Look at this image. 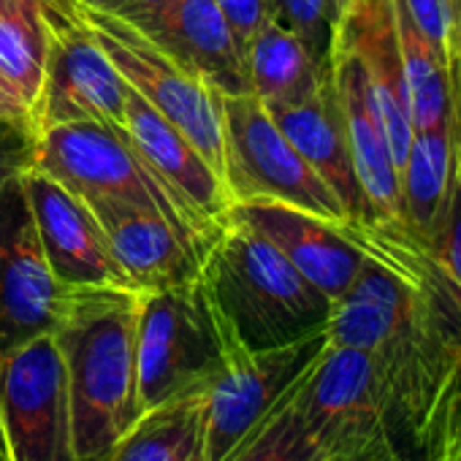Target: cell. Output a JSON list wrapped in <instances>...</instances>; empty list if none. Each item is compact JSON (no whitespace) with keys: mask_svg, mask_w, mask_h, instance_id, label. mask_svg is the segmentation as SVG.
Listing matches in <instances>:
<instances>
[{"mask_svg":"<svg viewBox=\"0 0 461 461\" xmlns=\"http://www.w3.org/2000/svg\"><path fill=\"white\" fill-rule=\"evenodd\" d=\"M141 291L77 285L60 291L58 342L79 461H109L139 418L136 323Z\"/></svg>","mask_w":461,"mask_h":461,"instance_id":"cell-1","label":"cell"},{"mask_svg":"<svg viewBox=\"0 0 461 461\" xmlns=\"http://www.w3.org/2000/svg\"><path fill=\"white\" fill-rule=\"evenodd\" d=\"M201 280L242 348L264 350L326 329L331 299L272 242L225 217L201 261Z\"/></svg>","mask_w":461,"mask_h":461,"instance_id":"cell-2","label":"cell"},{"mask_svg":"<svg viewBox=\"0 0 461 461\" xmlns=\"http://www.w3.org/2000/svg\"><path fill=\"white\" fill-rule=\"evenodd\" d=\"M237 345L201 272L160 291H141L136 323L139 415L206 388Z\"/></svg>","mask_w":461,"mask_h":461,"instance_id":"cell-3","label":"cell"},{"mask_svg":"<svg viewBox=\"0 0 461 461\" xmlns=\"http://www.w3.org/2000/svg\"><path fill=\"white\" fill-rule=\"evenodd\" d=\"M296 402L310 434L331 458L404 461V431L369 353L326 342L302 375Z\"/></svg>","mask_w":461,"mask_h":461,"instance_id":"cell-4","label":"cell"},{"mask_svg":"<svg viewBox=\"0 0 461 461\" xmlns=\"http://www.w3.org/2000/svg\"><path fill=\"white\" fill-rule=\"evenodd\" d=\"M33 168L63 182L82 198H125L160 212L187 248L203 261L217 240L198 214L133 152L125 131L98 122H63L44 128Z\"/></svg>","mask_w":461,"mask_h":461,"instance_id":"cell-5","label":"cell"},{"mask_svg":"<svg viewBox=\"0 0 461 461\" xmlns=\"http://www.w3.org/2000/svg\"><path fill=\"white\" fill-rule=\"evenodd\" d=\"M225 185L237 201H283L312 212L348 234V217L329 185L288 141L253 93L222 95Z\"/></svg>","mask_w":461,"mask_h":461,"instance_id":"cell-6","label":"cell"},{"mask_svg":"<svg viewBox=\"0 0 461 461\" xmlns=\"http://www.w3.org/2000/svg\"><path fill=\"white\" fill-rule=\"evenodd\" d=\"M79 17L93 31L120 77L225 179L222 95L206 79L171 60L131 23L93 9H79Z\"/></svg>","mask_w":461,"mask_h":461,"instance_id":"cell-7","label":"cell"},{"mask_svg":"<svg viewBox=\"0 0 461 461\" xmlns=\"http://www.w3.org/2000/svg\"><path fill=\"white\" fill-rule=\"evenodd\" d=\"M326 345V329L304 339L250 350L237 345L203 388L201 461H222L299 383Z\"/></svg>","mask_w":461,"mask_h":461,"instance_id":"cell-8","label":"cell"},{"mask_svg":"<svg viewBox=\"0 0 461 461\" xmlns=\"http://www.w3.org/2000/svg\"><path fill=\"white\" fill-rule=\"evenodd\" d=\"M0 412L12 461H79L52 331L0 358Z\"/></svg>","mask_w":461,"mask_h":461,"instance_id":"cell-9","label":"cell"},{"mask_svg":"<svg viewBox=\"0 0 461 461\" xmlns=\"http://www.w3.org/2000/svg\"><path fill=\"white\" fill-rule=\"evenodd\" d=\"M50 52L36 109L39 133L63 122H98L125 131V90L120 77L85 20L50 14Z\"/></svg>","mask_w":461,"mask_h":461,"instance_id":"cell-10","label":"cell"},{"mask_svg":"<svg viewBox=\"0 0 461 461\" xmlns=\"http://www.w3.org/2000/svg\"><path fill=\"white\" fill-rule=\"evenodd\" d=\"M60 291L17 176L0 187V358L55 329Z\"/></svg>","mask_w":461,"mask_h":461,"instance_id":"cell-11","label":"cell"},{"mask_svg":"<svg viewBox=\"0 0 461 461\" xmlns=\"http://www.w3.org/2000/svg\"><path fill=\"white\" fill-rule=\"evenodd\" d=\"M288 141L312 166V171L329 185L348 217V237L372 258H380V245L375 237V220L369 203L356 179V168L348 149V136L334 93L331 60L318 82V87L288 104H264Z\"/></svg>","mask_w":461,"mask_h":461,"instance_id":"cell-12","label":"cell"},{"mask_svg":"<svg viewBox=\"0 0 461 461\" xmlns=\"http://www.w3.org/2000/svg\"><path fill=\"white\" fill-rule=\"evenodd\" d=\"M23 185L33 209L47 267L60 288L131 285L109 248L101 222L82 195L39 168L25 171Z\"/></svg>","mask_w":461,"mask_h":461,"instance_id":"cell-13","label":"cell"},{"mask_svg":"<svg viewBox=\"0 0 461 461\" xmlns=\"http://www.w3.org/2000/svg\"><path fill=\"white\" fill-rule=\"evenodd\" d=\"M225 217L272 242L331 302L348 291L366 261V253L342 228L283 201H237Z\"/></svg>","mask_w":461,"mask_h":461,"instance_id":"cell-14","label":"cell"},{"mask_svg":"<svg viewBox=\"0 0 461 461\" xmlns=\"http://www.w3.org/2000/svg\"><path fill=\"white\" fill-rule=\"evenodd\" d=\"M334 41L356 55L372 109L383 125L393 163L402 171L415 128L391 0H348L334 28Z\"/></svg>","mask_w":461,"mask_h":461,"instance_id":"cell-15","label":"cell"},{"mask_svg":"<svg viewBox=\"0 0 461 461\" xmlns=\"http://www.w3.org/2000/svg\"><path fill=\"white\" fill-rule=\"evenodd\" d=\"M131 25L182 68L206 79L220 95L253 93L248 55L214 0H160Z\"/></svg>","mask_w":461,"mask_h":461,"instance_id":"cell-16","label":"cell"},{"mask_svg":"<svg viewBox=\"0 0 461 461\" xmlns=\"http://www.w3.org/2000/svg\"><path fill=\"white\" fill-rule=\"evenodd\" d=\"M125 139L133 152L198 214V220L220 234L225 214L234 203L225 179L131 85L125 90Z\"/></svg>","mask_w":461,"mask_h":461,"instance_id":"cell-17","label":"cell"},{"mask_svg":"<svg viewBox=\"0 0 461 461\" xmlns=\"http://www.w3.org/2000/svg\"><path fill=\"white\" fill-rule=\"evenodd\" d=\"M136 291H160L201 272L198 256L155 209L125 198H85Z\"/></svg>","mask_w":461,"mask_h":461,"instance_id":"cell-18","label":"cell"},{"mask_svg":"<svg viewBox=\"0 0 461 461\" xmlns=\"http://www.w3.org/2000/svg\"><path fill=\"white\" fill-rule=\"evenodd\" d=\"M458 158L461 141L456 139L447 117L431 128H420L412 133L407 158L399 171L404 222L410 237L426 256L445 217Z\"/></svg>","mask_w":461,"mask_h":461,"instance_id":"cell-19","label":"cell"},{"mask_svg":"<svg viewBox=\"0 0 461 461\" xmlns=\"http://www.w3.org/2000/svg\"><path fill=\"white\" fill-rule=\"evenodd\" d=\"M245 55L250 90L264 104H288L310 95L329 68V60H315L312 52L275 20L250 39Z\"/></svg>","mask_w":461,"mask_h":461,"instance_id":"cell-20","label":"cell"},{"mask_svg":"<svg viewBox=\"0 0 461 461\" xmlns=\"http://www.w3.org/2000/svg\"><path fill=\"white\" fill-rule=\"evenodd\" d=\"M203 388L136 418L109 461H201Z\"/></svg>","mask_w":461,"mask_h":461,"instance_id":"cell-21","label":"cell"},{"mask_svg":"<svg viewBox=\"0 0 461 461\" xmlns=\"http://www.w3.org/2000/svg\"><path fill=\"white\" fill-rule=\"evenodd\" d=\"M47 52L50 20L44 0H0V74L31 106L33 120L44 85Z\"/></svg>","mask_w":461,"mask_h":461,"instance_id":"cell-22","label":"cell"},{"mask_svg":"<svg viewBox=\"0 0 461 461\" xmlns=\"http://www.w3.org/2000/svg\"><path fill=\"white\" fill-rule=\"evenodd\" d=\"M393 28L410 95V114L412 128H431L450 117V82L447 68L434 52L431 41L423 36L418 23L412 20L404 0H391Z\"/></svg>","mask_w":461,"mask_h":461,"instance_id":"cell-23","label":"cell"},{"mask_svg":"<svg viewBox=\"0 0 461 461\" xmlns=\"http://www.w3.org/2000/svg\"><path fill=\"white\" fill-rule=\"evenodd\" d=\"M296 385L222 461H329L331 458L315 442V437L304 423V415L296 402Z\"/></svg>","mask_w":461,"mask_h":461,"instance_id":"cell-24","label":"cell"},{"mask_svg":"<svg viewBox=\"0 0 461 461\" xmlns=\"http://www.w3.org/2000/svg\"><path fill=\"white\" fill-rule=\"evenodd\" d=\"M429 258L437 264V269L442 272V277L447 280V285L461 302V158H458L453 190L445 206V217L437 230V240L429 250Z\"/></svg>","mask_w":461,"mask_h":461,"instance_id":"cell-25","label":"cell"},{"mask_svg":"<svg viewBox=\"0 0 461 461\" xmlns=\"http://www.w3.org/2000/svg\"><path fill=\"white\" fill-rule=\"evenodd\" d=\"M426 447H431L426 461H461V383L442 391L429 426Z\"/></svg>","mask_w":461,"mask_h":461,"instance_id":"cell-26","label":"cell"},{"mask_svg":"<svg viewBox=\"0 0 461 461\" xmlns=\"http://www.w3.org/2000/svg\"><path fill=\"white\" fill-rule=\"evenodd\" d=\"M39 131L31 122L0 117V187L33 168Z\"/></svg>","mask_w":461,"mask_h":461,"instance_id":"cell-27","label":"cell"},{"mask_svg":"<svg viewBox=\"0 0 461 461\" xmlns=\"http://www.w3.org/2000/svg\"><path fill=\"white\" fill-rule=\"evenodd\" d=\"M214 4L242 50H248L250 39L272 20L275 9V0H214Z\"/></svg>","mask_w":461,"mask_h":461,"instance_id":"cell-28","label":"cell"},{"mask_svg":"<svg viewBox=\"0 0 461 461\" xmlns=\"http://www.w3.org/2000/svg\"><path fill=\"white\" fill-rule=\"evenodd\" d=\"M160 0H79V9H93L101 14H112L120 17L125 23H133L139 17H144L147 12H152Z\"/></svg>","mask_w":461,"mask_h":461,"instance_id":"cell-29","label":"cell"},{"mask_svg":"<svg viewBox=\"0 0 461 461\" xmlns=\"http://www.w3.org/2000/svg\"><path fill=\"white\" fill-rule=\"evenodd\" d=\"M0 117H9V120H20V122H31L36 128L33 112L31 106L23 101V95L12 87V82L0 74ZM39 131V128H36Z\"/></svg>","mask_w":461,"mask_h":461,"instance_id":"cell-30","label":"cell"},{"mask_svg":"<svg viewBox=\"0 0 461 461\" xmlns=\"http://www.w3.org/2000/svg\"><path fill=\"white\" fill-rule=\"evenodd\" d=\"M44 9H47L50 14L77 17V14H79V0H44Z\"/></svg>","mask_w":461,"mask_h":461,"instance_id":"cell-31","label":"cell"},{"mask_svg":"<svg viewBox=\"0 0 461 461\" xmlns=\"http://www.w3.org/2000/svg\"><path fill=\"white\" fill-rule=\"evenodd\" d=\"M0 461H12L9 439H6V426H4V412H0Z\"/></svg>","mask_w":461,"mask_h":461,"instance_id":"cell-32","label":"cell"},{"mask_svg":"<svg viewBox=\"0 0 461 461\" xmlns=\"http://www.w3.org/2000/svg\"><path fill=\"white\" fill-rule=\"evenodd\" d=\"M345 4H348V0H339V12H342V6H345ZM337 20H339V17H337Z\"/></svg>","mask_w":461,"mask_h":461,"instance_id":"cell-33","label":"cell"},{"mask_svg":"<svg viewBox=\"0 0 461 461\" xmlns=\"http://www.w3.org/2000/svg\"><path fill=\"white\" fill-rule=\"evenodd\" d=\"M329 461H339V458H329Z\"/></svg>","mask_w":461,"mask_h":461,"instance_id":"cell-34","label":"cell"}]
</instances>
